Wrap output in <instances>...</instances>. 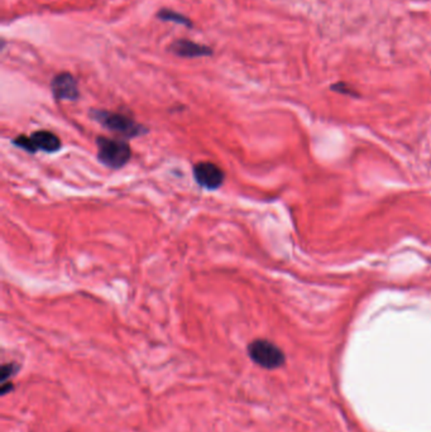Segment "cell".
I'll use <instances>...</instances> for the list:
<instances>
[{
	"label": "cell",
	"instance_id": "6da1fadb",
	"mask_svg": "<svg viewBox=\"0 0 431 432\" xmlns=\"http://www.w3.org/2000/svg\"><path fill=\"white\" fill-rule=\"evenodd\" d=\"M90 115L94 120L100 123L108 131H113L115 134L125 138H136L147 131L145 125L121 113L94 109L90 112Z\"/></svg>",
	"mask_w": 431,
	"mask_h": 432
},
{
	"label": "cell",
	"instance_id": "7a4b0ae2",
	"mask_svg": "<svg viewBox=\"0 0 431 432\" xmlns=\"http://www.w3.org/2000/svg\"><path fill=\"white\" fill-rule=\"evenodd\" d=\"M97 147L99 162L113 170L122 168L130 162L132 157L130 144L123 139L98 137Z\"/></svg>",
	"mask_w": 431,
	"mask_h": 432
},
{
	"label": "cell",
	"instance_id": "3957f363",
	"mask_svg": "<svg viewBox=\"0 0 431 432\" xmlns=\"http://www.w3.org/2000/svg\"><path fill=\"white\" fill-rule=\"evenodd\" d=\"M248 354L256 364L266 369H276L285 363V354L276 344L264 339L254 340L248 345Z\"/></svg>",
	"mask_w": 431,
	"mask_h": 432
},
{
	"label": "cell",
	"instance_id": "277c9868",
	"mask_svg": "<svg viewBox=\"0 0 431 432\" xmlns=\"http://www.w3.org/2000/svg\"><path fill=\"white\" fill-rule=\"evenodd\" d=\"M13 144L32 155L38 151L45 153H55L61 149V140L55 133L49 131H34L31 137L18 136L13 139Z\"/></svg>",
	"mask_w": 431,
	"mask_h": 432
},
{
	"label": "cell",
	"instance_id": "5b68a950",
	"mask_svg": "<svg viewBox=\"0 0 431 432\" xmlns=\"http://www.w3.org/2000/svg\"><path fill=\"white\" fill-rule=\"evenodd\" d=\"M194 179L206 190H218L224 183V171L212 162H199L194 166Z\"/></svg>",
	"mask_w": 431,
	"mask_h": 432
},
{
	"label": "cell",
	"instance_id": "8992f818",
	"mask_svg": "<svg viewBox=\"0 0 431 432\" xmlns=\"http://www.w3.org/2000/svg\"><path fill=\"white\" fill-rule=\"evenodd\" d=\"M51 90L55 99L76 101L80 98V90L76 79L70 73L56 75L51 81Z\"/></svg>",
	"mask_w": 431,
	"mask_h": 432
},
{
	"label": "cell",
	"instance_id": "52a82bcc",
	"mask_svg": "<svg viewBox=\"0 0 431 432\" xmlns=\"http://www.w3.org/2000/svg\"><path fill=\"white\" fill-rule=\"evenodd\" d=\"M170 51L180 58H206L212 55L210 47L188 40H177L173 42L170 46Z\"/></svg>",
	"mask_w": 431,
	"mask_h": 432
},
{
	"label": "cell",
	"instance_id": "ba28073f",
	"mask_svg": "<svg viewBox=\"0 0 431 432\" xmlns=\"http://www.w3.org/2000/svg\"><path fill=\"white\" fill-rule=\"evenodd\" d=\"M158 19H161L163 22H172V23H177V25H186V27H193V22L184 16V14H180L175 10H170V9H161L158 12Z\"/></svg>",
	"mask_w": 431,
	"mask_h": 432
},
{
	"label": "cell",
	"instance_id": "9c48e42d",
	"mask_svg": "<svg viewBox=\"0 0 431 432\" xmlns=\"http://www.w3.org/2000/svg\"><path fill=\"white\" fill-rule=\"evenodd\" d=\"M19 370V367L14 364V363H8V364H4L1 367V384L10 382V378L13 375H16Z\"/></svg>",
	"mask_w": 431,
	"mask_h": 432
}]
</instances>
